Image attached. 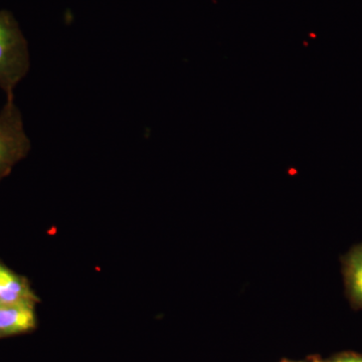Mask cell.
Instances as JSON below:
<instances>
[{
    "instance_id": "6da1fadb",
    "label": "cell",
    "mask_w": 362,
    "mask_h": 362,
    "mask_svg": "<svg viewBox=\"0 0 362 362\" xmlns=\"http://www.w3.org/2000/svg\"><path fill=\"white\" fill-rule=\"evenodd\" d=\"M30 68V51L25 35L13 13L0 11V90L6 96L28 75Z\"/></svg>"
},
{
    "instance_id": "7a4b0ae2",
    "label": "cell",
    "mask_w": 362,
    "mask_h": 362,
    "mask_svg": "<svg viewBox=\"0 0 362 362\" xmlns=\"http://www.w3.org/2000/svg\"><path fill=\"white\" fill-rule=\"evenodd\" d=\"M32 143L26 134L23 116L14 101V95L6 96L0 110V181L30 151Z\"/></svg>"
},
{
    "instance_id": "3957f363",
    "label": "cell",
    "mask_w": 362,
    "mask_h": 362,
    "mask_svg": "<svg viewBox=\"0 0 362 362\" xmlns=\"http://www.w3.org/2000/svg\"><path fill=\"white\" fill-rule=\"evenodd\" d=\"M37 325L33 304H0V337L20 334Z\"/></svg>"
},
{
    "instance_id": "277c9868",
    "label": "cell",
    "mask_w": 362,
    "mask_h": 362,
    "mask_svg": "<svg viewBox=\"0 0 362 362\" xmlns=\"http://www.w3.org/2000/svg\"><path fill=\"white\" fill-rule=\"evenodd\" d=\"M25 279L0 265V304H33L37 302Z\"/></svg>"
},
{
    "instance_id": "5b68a950",
    "label": "cell",
    "mask_w": 362,
    "mask_h": 362,
    "mask_svg": "<svg viewBox=\"0 0 362 362\" xmlns=\"http://www.w3.org/2000/svg\"><path fill=\"white\" fill-rule=\"evenodd\" d=\"M343 275L350 303L362 309V244L350 250L343 259Z\"/></svg>"
},
{
    "instance_id": "8992f818",
    "label": "cell",
    "mask_w": 362,
    "mask_h": 362,
    "mask_svg": "<svg viewBox=\"0 0 362 362\" xmlns=\"http://www.w3.org/2000/svg\"><path fill=\"white\" fill-rule=\"evenodd\" d=\"M334 362H362V357L354 354H345L337 358Z\"/></svg>"
}]
</instances>
